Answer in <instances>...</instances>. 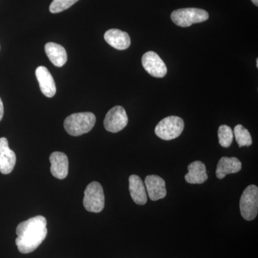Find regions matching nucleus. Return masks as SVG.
<instances>
[{
  "mask_svg": "<svg viewBox=\"0 0 258 258\" xmlns=\"http://www.w3.org/2000/svg\"><path fill=\"white\" fill-rule=\"evenodd\" d=\"M45 50L49 60L56 67H62L67 62V52L62 45L55 42H47Z\"/></svg>",
  "mask_w": 258,
  "mask_h": 258,
  "instance_id": "nucleus-17",
  "label": "nucleus"
},
{
  "mask_svg": "<svg viewBox=\"0 0 258 258\" xmlns=\"http://www.w3.org/2000/svg\"><path fill=\"white\" fill-rule=\"evenodd\" d=\"M96 120V115L91 112L74 113L64 120V128L70 135L79 137L91 132Z\"/></svg>",
  "mask_w": 258,
  "mask_h": 258,
  "instance_id": "nucleus-2",
  "label": "nucleus"
},
{
  "mask_svg": "<svg viewBox=\"0 0 258 258\" xmlns=\"http://www.w3.org/2000/svg\"><path fill=\"white\" fill-rule=\"evenodd\" d=\"M16 155L9 147L8 139L0 138V172L9 174L14 169L16 164Z\"/></svg>",
  "mask_w": 258,
  "mask_h": 258,
  "instance_id": "nucleus-9",
  "label": "nucleus"
},
{
  "mask_svg": "<svg viewBox=\"0 0 258 258\" xmlns=\"http://www.w3.org/2000/svg\"><path fill=\"white\" fill-rule=\"evenodd\" d=\"M3 115H4V106H3V101L0 98V121L3 119Z\"/></svg>",
  "mask_w": 258,
  "mask_h": 258,
  "instance_id": "nucleus-21",
  "label": "nucleus"
},
{
  "mask_svg": "<svg viewBox=\"0 0 258 258\" xmlns=\"http://www.w3.org/2000/svg\"><path fill=\"white\" fill-rule=\"evenodd\" d=\"M104 39L107 43L117 50H125L131 45V38L128 34L118 29H111L106 31Z\"/></svg>",
  "mask_w": 258,
  "mask_h": 258,
  "instance_id": "nucleus-13",
  "label": "nucleus"
},
{
  "mask_svg": "<svg viewBox=\"0 0 258 258\" xmlns=\"http://www.w3.org/2000/svg\"><path fill=\"white\" fill-rule=\"evenodd\" d=\"M128 118L124 108L116 106L108 111L105 117L104 127L108 132L118 133L128 124Z\"/></svg>",
  "mask_w": 258,
  "mask_h": 258,
  "instance_id": "nucleus-7",
  "label": "nucleus"
},
{
  "mask_svg": "<svg viewBox=\"0 0 258 258\" xmlns=\"http://www.w3.org/2000/svg\"><path fill=\"white\" fill-rule=\"evenodd\" d=\"M145 186L148 195L152 201H157L165 198L166 195V184L160 176L149 175L145 179Z\"/></svg>",
  "mask_w": 258,
  "mask_h": 258,
  "instance_id": "nucleus-11",
  "label": "nucleus"
},
{
  "mask_svg": "<svg viewBox=\"0 0 258 258\" xmlns=\"http://www.w3.org/2000/svg\"><path fill=\"white\" fill-rule=\"evenodd\" d=\"M35 75L40 85V90L44 96L47 98H52L55 96V83L50 71L44 66H39L35 71Z\"/></svg>",
  "mask_w": 258,
  "mask_h": 258,
  "instance_id": "nucleus-12",
  "label": "nucleus"
},
{
  "mask_svg": "<svg viewBox=\"0 0 258 258\" xmlns=\"http://www.w3.org/2000/svg\"><path fill=\"white\" fill-rule=\"evenodd\" d=\"M209 18L208 12L199 8H184L174 10L171 15L173 23L181 28H188L193 24L201 23Z\"/></svg>",
  "mask_w": 258,
  "mask_h": 258,
  "instance_id": "nucleus-3",
  "label": "nucleus"
},
{
  "mask_svg": "<svg viewBox=\"0 0 258 258\" xmlns=\"http://www.w3.org/2000/svg\"><path fill=\"white\" fill-rule=\"evenodd\" d=\"M184 128V122L182 118L176 115H171L158 123L155 128V134L163 140H172L179 137Z\"/></svg>",
  "mask_w": 258,
  "mask_h": 258,
  "instance_id": "nucleus-4",
  "label": "nucleus"
},
{
  "mask_svg": "<svg viewBox=\"0 0 258 258\" xmlns=\"http://www.w3.org/2000/svg\"><path fill=\"white\" fill-rule=\"evenodd\" d=\"M189 172L185 175V180L189 184H203L208 179L206 166L200 161H195L188 166Z\"/></svg>",
  "mask_w": 258,
  "mask_h": 258,
  "instance_id": "nucleus-16",
  "label": "nucleus"
},
{
  "mask_svg": "<svg viewBox=\"0 0 258 258\" xmlns=\"http://www.w3.org/2000/svg\"><path fill=\"white\" fill-rule=\"evenodd\" d=\"M142 66L148 74L153 77L164 78L167 74V68L162 59L153 51L146 52L142 57Z\"/></svg>",
  "mask_w": 258,
  "mask_h": 258,
  "instance_id": "nucleus-8",
  "label": "nucleus"
},
{
  "mask_svg": "<svg viewBox=\"0 0 258 258\" xmlns=\"http://www.w3.org/2000/svg\"><path fill=\"white\" fill-rule=\"evenodd\" d=\"M256 7L258 6V0H251Z\"/></svg>",
  "mask_w": 258,
  "mask_h": 258,
  "instance_id": "nucleus-22",
  "label": "nucleus"
},
{
  "mask_svg": "<svg viewBox=\"0 0 258 258\" xmlns=\"http://www.w3.org/2000/svg\"><path fill=\"white\" fill-rule=\"evenodd\" d=\"M79 0H53L51 3L50 12L52 13H59L69 9L76 4Z\"/></svg>",
  "mask_w": 258,
  "mask_h": 258,
  "instance_id": "nucleus-20",
  "label": "nucleus"
},
{
  "mask_svg": "<svg viewBox=\"0 0 258 258\" xmlns=\"http://www.w3.org/2000/svg\"><path fill=\"white\" fill-rule=\"evenodd\" d=\"M241 215L244 220L252 221L257 217L258 212V188L249 185L244 190L240 202Z\"/></svg>",
  "mask_w": 258,
  "mask_h": 258,
  "instance_id": "nucleus-6",
  "label": "nucleus"
},
{
  "mask_svg": "<svg viewBox=\"0 0 258 258\" xmlns=\"http://www.w3.org/2000/svg\"><path fill=\"white\" fill-rule=\"evenodd\" d=\"M50 171L52 176L64 179L69 174V161L66 154L60 152L52 153L50 157Z\"/></svg>",
  "mask_w": 258,
  "mask_h": 258,
  "instance_id": "nucleus-10",
  "label": "nucleus"
},
{
  "mask_svg": "<svg viewBox=\"0 0 258 258\" xmlns=\"http://www.w3.org/2000/svg\"><path fill=\"white\" fill-rule=\"evenodd\" d=\"M219 143L222 147L228 148L233 141L234 134L232 128L227 125H220L218 129Z\"/></svg>",
  "mask_w": 258,
  "mask_h": 258,
  "instance_id": "nucleus-19",
  "label": "nucleus"
},
{
  "mask_svg": "<svg viewBox=\"0 0 258 258\" xmlns=\"http://www.w3.org/2000/svg\"><path fill=\"white\" fill-rule=\"evenodd\" d=\"M234 135L239 147H249L252 145V140L250 134L243 125L238 124L234 128Z\"/></svg>",
  "mask_w": 258,
  "mask_h": 258,
  "instance_id": "nucleus-18",
  "label": "nucleus"
},
{
  "mask_svg": "<svg viewBox=\"0 0 258 258\" xmlns=\"http://www.w3.org/2000/svg\"><path fill=\"white\" fill-rule=\"evenodd\" d=\"M83 205L88 212L98 213L105 206V195L100 183L93 181L88 185L84 191Z\"/></svg>",
  "mask_w": 258,
  "mask_h": 258,
  "instance_id": "nucleus-5",
  "label": "nucleus"
},
{
  "mask_svg": "<svg viewBox=\"0 0 258 258\" xmlns=\"http://www.w3.org/2000/svg\"><path fill=\"white\" fill-rule=\"evenodd\" d=\"M256 66L258 68V59L257 58V60H256Z\"/></svg>",
  "mask_w": 258,
  "mask_h": 258,
  "instance_id": "nucleus-23",
  "label": "nucleus"
},
{
  "mask_svg": "<svg viewBox=\"0 0 258 258\" xmlns=\"http://www.w3.org/2000/svg\"><path fill=\"white\" fill-rule=\"evenodd\" d=\"M18 237L15 240L21 253L33 252L42 244L47 234V220L43 216L32 217L19 224L16 229Z\"/></svg>",
  "mask_w": 258,
  "mask_h": 258,
  "instance_id": "nucleus-1",
  "label": "nucleus"
},
{
  "mask_svg": "<svg viewBox=\"0 0 258 258\" xmlns=\"http://www.w3.org/2000/svg\"><path fill=\"white\" fill-rule=\"evenodd\" d=\"M242 169V163L236 157H222L217 164L216 176L222 179L227 174H235Z\"/></svg>",
  "mask_w": 258,
  "mask_h": 258,
  "instance_id": "nucleus-15",
  "label": "nucleus"
},
{
  "mask_svg": "<svg viewBox=\"0 0 258 258\" xmlns=\"http://www.w3.org/2000/svg\"><path fill=\"white\" fill-rule=\"evenodd\" d=\"M129 181V191L132 200L136 204L144 205L147 203V190L145 184L139 176H130Z\"/></svg>",
  "mask_w": 258,
  "mask_h": 258,
  "instance_id": "nucleus-14",
  "label": "nucleus"
}]
</instances>
